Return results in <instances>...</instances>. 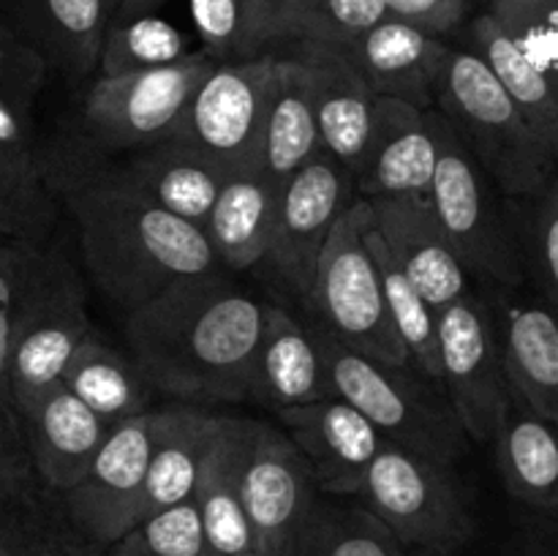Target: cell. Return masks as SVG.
Listing matches in <instances>:
<instances>
[{
	"mask_svg": "<svg viewBox=\"0 0 558 556\" xmlns=\"http://www.w3.org/2000/svg\"><path fill=\"white\" fill-rule=\"evenodd\" d=\"M245 420L248 418H229V414L213 418L194 494H191V501L199 512L202 532L216 556H262L238 483Z\"/></svg>",
	"mask_w": 558,
	"mask_h": 556,
	"instance_id": "obj_23",
	"label": "cell"
},
{
	"mask_svg": "<svg viewBox=\"0 0 558 556\" xmlns=\"http://www.w3.org/2000/svg\"><path fill=\"white\" fill-rule=\"evenodd\" d=\"M371 223V202L357 196L327 238L303 303L308 319L341 347L381 363L412 365L387 314L379 273L365 243Z\"/></svg>",
	"mask_w": 558,
	"mask_h": 556,
	"instance_id": "obj_5",
	"label": "cell"
},
{
	"mask_svg": "<svg viewBox=\"0 0 558 556\" xmlns=\"http://www.w3.org/2000/svg\"><path fill=\"white\" fill-rule=\"evenodd\" d=\"M63 387L109 425L150 409L153 390L134 360L129 352L109 347L96 333H90L71 358Z\"/></svg>",
	"mask_w": 558,
	"mask_h": 556,
	"instance_id": "obj_31",
	"label": "cell"
},
{
	"mask_svg": "<svg viewBox=\"0 0 558 556\" xmlns=\"http://www.w3.org/2000/svg\"><path fill=\"white\" fill-rule=\"evenodd\" d=\"M238 483L259 554L289 556L319 501V488L281 425L245 420Z\"/></svg>",
	"mask_w": 558,
	"mask_h": 556,
	"instance_id": "obj_12",
	"label": "cell"
},
{
	"mask_svg": "<svg viewBox=\"0 0 558 556\" xmlns=\"http://www.w3.org/2000/svg\"><path fill=\"white\" fill-rule=\"evenodd\" d=\"M90 333L80 276L63 254L38 245L22 281L11 336L9 390L16 414L63 385L71 358Z\"/></svg>",
	"mask_w": 558,
	"mask_h": 556,
	"instance_id": "obj_6",
	"label": "cell"
},
{
	"mask_svg": "<svg viewBox=\"0 0 558 556\" xmlns=\"http://www.w3.org/2000/svg\"><path fill=\"white\" fill-rule=\"evenodd\" d=\"M202 52L218 63L254 58V22L248 0H191Z\"/></svg>",
	"mask_w": 558,
	"mask_h": 556,
	"instance_id": "obj_40",
	"label": "cell"
},
{
	"mask_svg": "<svg viewBox=\"0 0 558 556\" xmlns=\"http://www.w3.org/2000/svg\"><path fill=\"white\" fill-rule=\"evenodd\" d=\"M27 537L36 556H104L101 548L87 543L65 518H52L38 512L36 505L22 507Z\"/></svg>",
	"mask_w": 558,
	"mask_h": 556,
	"instance_id": "obj_44",
	"label": "cell"
},
{
	"mask_svg": "<svg viewBox=\"0 0 558 556\" xmlns=\"http://www.w3.org/2000/svg\"><path fill=\"white\" fill-rule=\"evenodd\" d=\"M104 556H216L207 545L202 532L199 512L194 501H180V505L158 510L153 516L142 518L136 527L120 540H114Z\"/></svg>",
	"mask_w": 558,
	"mask_h": 556,
	"instance_id": "obj_39",
	"label": "cell"
},
{
	"mask_svg": "<svg viewBox=\"0 0 558 556\" xmlns=\"http://www.w3.org/2000/svg\"><path fill=\"white\" fill-rule=\"evenodd\" d=\"M322 153L311 69L298 49L276 55V85L262 131L259 169L278 185Z\"/></svg>",
	"mask_w": 558,
	"mask_h": 556,
	"instance_id": "obj_26",
	"label": "cell"
},
{
	"mask_svg": "<svg viewBox=\"0 0 558 556\" xmlns=\"http://www.w3.org/2000/svg\"><path fill=\"white\" fill-rule=\"evenodd\" d=\"M494 319L512 398L558 428V316L543 300H505Z\"/></svg>",
	"mask_w": 558,
	"mask_h": 556,
	"instance_id": "obj_24",
	"label": "cell"
},
{
	"mask_svg": "<svg viewBox=\"0 0 558 556\" xmlns=\"http://www.w3.org/2000/svg\"><path fill=\"white\" fill-rule=\"evenodd\" d=\"M153 414L156 425L142 494V518L191 499L202 452L216 418L205 407L180 401L153 409Z\"/></svg>",
	"mask_w": 558,
	"mask_h": 556,
	"instance_id": "obj_28",
	"label": "cell"
},
{
	"mask_svg": "<svg viewBox=\"0 0 558 556\" xmlns=\"http://www.w3.org/2000/svg\"><path fill=\"white\" fill-rule=\"evenodd\" d=\"M507 491L521 505L558 518V428L512 398L494 436Z\"/></svg>",
	"mask_w": 558,
	"mask_h": 556,
	"instance_id": "obj_29",
	"label": "cell"
},
{
	"mask_svg": "<svg viewBox=\"0 0 558 556\" xmlns=\"http://www.w3.org/2000/svg\"><path fill=\"white\" fill-rule=\"evenodd\" d=\"M368 202L392 262L436 311L469 292V270L436 221L428 196H379Z\"/></svg>",
	"mask_w": 558,
	"mask_h": 556,
	"instance_id": "obj_17",
	"label": "cell"
},
{
	"mask_svg": "<svg viewBox=\"0 0 558 556\" xmlns=\"http://www.w3.org/2000/svg\"><path fill=\"white\" fill-rule=\"evenodd\" d=\"M27 461L38 488L60 496L80 483L112 425L104 423L63 385L20 414Z\"/></svg>",
	"mask_w": 558,
	"mask_h": 556,
	"instance_id": "obj_20",
	"label": "cell"
},
{
	"mask_svg": "<svg viewBox=\"0 0 558 556\" xmlns=\"http://www.w3.org/2000/svg\"><path fill=\"white\" fill-rule=\"evenodd\" d=\"M439 123L436 109L376 96L374 129L354 172L357 196H428L439 161Z\"/></svg>",
	"mask_w": 558,
	"mask_h": 556,
	"instance_id": "obj_16",
	"label": "cell"
},
{
	"mask_svg": "<svg viewBox=\"0 0 558 556\" xmlns=\"http://www.w3.org/2000/svg\"><path fill=\"white\" fill-rule=\"evenodd\" d=\"M494 16H507V14H523V11H537L548 9V5H558V0H490Z\"/></svg>",
	"mask_w": 558,
	"mask_h": 556,
	"instance_id": "obj_49",
	"label": "cell"
},
{
	"mask_svg": "<svg viewBox=\"0 0 558 556\" xmlns=\"http://www.w3.org/2000/svg\"><path fill=\"white\" fill-rule=\"evenodd\" d=\"M265 303L223 273L180 278L125 314V349L153 392L180 403L251 398Z\"/></svg>",
	"mask_w": 558,
	"mask_h": 556,
	"instance_id": "obj_2",
	"label": "cell"
},
{
	"mask_svg": "<svg viewBox=\"0 0 558 556\" xmlns=\"http://www.w3.org/2000/svg\"><path fill=\"white\" fill-rule=\"evenodd\" d=\"M216 65L196 49L161 69L98 76L82 104V136L96 153L140 150L161 140Z\"/></svg>",
	"mask_w": 558,
	"mask_h": 556,
	"instance_id": "obj_9",
	"label": "cell"
},
{
	"mask_svg": "<svg viewBox=\"0 0 558 556\" xmlns=\"http://www.w3.org/2000/svg\"><path fill=\"white\" fill-rule=\"evenodd\" d=\"M430 210L469 276L518 287L526 278L521 245L494 196V180L441 114L439 161L428 191Z\"/></svg>",
	"mask_w": 558,
	"mask_h": 556,
	"instance_id": "obj_7",
	"label": "cell"
},
{
	"mask_svg": "<svg viewBox=\"0 0 558 556\" xmlns=\"http://www.w3.org/2000/svg\"><path fill=\"white\" fill-rule=\"evenodd\" d=\"M189 55V38L172 22L156 14L136 20L109 22L98 55V76L129 74V71L161 69Z\"/></svg>",
	"mask_w": 558,
	"mask_h": 556,
	"instance_id": "obj_37",
	"label": "cell"
},
{
	"mask_svg": "<svg viewBox=\"0 0 558 556\" xmlns=\"http://www.w3.org/2000/svg\"><path fill=\"white\" fill-rule=\"evenodd\" d=\"M58 213L36 147L0 145V245L38 243Z\"/></svg>",
	"mask_w": 558,
	"mask_h": 556,
	"instance_id": "obj_33",
	"label": "cell"
},
{
	"mask_svg": "<svg viewBox=\"0 0 558 556\" xmlns=\"http://www.w3.org/2000/svg\"><path fill=\"white\" fill-rule=\"evenodd\" d=\"M38 485L27 461L22 425L0 412V510L36 505Z\"/></svg>",
	"mask_w": 558,
	"mask_h": 556,
	"instance_id": "obj_43",
	"label": "cell"
},
{
	"mask_svg": "<svg viewBox=\"0 0 558 556\" xmlns=\"http://www.w3.org/2000/svg\"><path fill=\"white\" fill-rule=\"evenodd\" d=\"M272 85V52L218 63L196 87L167 140L196 147L227 172L256 169Z\"/></svg>",
	"mask_w": 558,
	"mask_h": 556,
	"instance_id": "obj_10",
	"label": "cell"
},
{
	"mask_svg": "<svg viewBox=\"0 0 558 556\" xmlns=\"http://www.w3.org/2000/svg\"><path fill=\"white\" fill-rule=\"evenodd\" d=\"M518 47L539 69V74L558 90V5L496 16Z\"/></svg>",
	"mask_w": 558,
	"mask_h": 556,
	"instance_id": "obj_42",
	"label": "cell"
},
{
	"mask_svg": "<svg viewBox=\"0 0 558 556\" xmlns=\"http://www.w3.org/2000/svg\"><path fill=\"white\" fill-rule=\"evenodd\" d=\"M387 16L417 25L445 38L466 16V0H381Z\"/></svg>",
	"mask_w": 558,
	"mask_h": 556,
	"instance_id": "obj_45",
	"label": "cell"
},
{
	"mask_svg": "<svg viewBox=\"0 0 558 556\" xmlns=\"http://www.w3.org/2000/svg\"><path fill=\"white\" fill-rule=\"evenodd\" d=\"M287 0H248L251 9V22H254V49L256 55L267 47V27L276 20V14L281 11V5Z\"/></svg>",
	"mask_w": 558,
	"mask_h": 556,
	"instance_id": "obj_47",
	"label": "cell"
},
{
	"mask_svg": "<svg viewBox=\"0 0 558 556\" xmlns=\"http://www.w3.org/2000/svg\"><path fill=\"white\" fill-rule=\"evenodd\" d=\"M316 333L330 368L332 396L363 412L387 442L447 467L466 452L469 436L439 382L428 379L414 365L381 363L352 352L319 327Z\"/></svg>",
	"mask_w": 558,
	"mask_h": 556,
	"instance_id": "obj_4",
	"label": "cell"
},
{
	"mask_svg": "<svg viewBox=\"0 0 558 556\" xmlns=\"http://www.w3.org/2000/svg\"><path fill=\"white\" fill-rule=\"evenodd\" d=\"M38 161L74 218L87 273L125 314L180 278L221 273L205 229L125 189L96 150L65 142Z\"/></svg>",
	"mask_w": 558,
	"mask_h": 556,
	"instance_id": "obj_1",
	"label": "cell"
},
{
	"mask_svg": "<svg viewBox=\"0 0 558 556\" xmlns=\"http://www.w3.org/2000/svg\"><path fill=\"white\" fill-rule=\"evenodd\" d=\"M120 0H16V33L71 82L98 69L104 33Z\"/></svg>",
	"mask_w": 558,
	"mask_h": 556,
	"instance_id": "obj_25",
	"label": "cell"
},
{
	"mask_svg": "<svg viewBox=\"0 0 558 556\" xmlns=\"http://www.w3.org/2000/svg\"><path fill=\"white\" fill-rule=\"evenodd\" d=\"M403 556H452L450 551H434V548H403Z\"/></svg>",
	"mask_w": 558,
	"mask_h": 556,
	"instance_id": "obj_50",
	"label": "cell"
},
{
	"mask_svg": "<svg viewBox=\"0 0 558 556\" xmlns=\"http://www.w3.org/2000/svg\"><path fill=\"white\" fill-rule=\"evenodd\" d=\"M289 556H403V545L365 507L316 501Z\"/></svg>",
	"mask_w": 558,
	"mask_h": 556,
	"instance_id": "obj_36",
	"label": "cell"
},
{
	"mask_svg": "<svg viewBox=\"0 0 558 556\" xmlns=\"http://www.w3.org/2000/svg\"><path fill=\"white\" fill-rule=\"evenodd\" d=\"M0 556H36L27 537L22 507L0 510Z\"/></svg>",
	"mask_w": 558,
	"mask_h": 556,
	"instance_id": "obj_46",
	"label": "cell"
},
{
	"mask_svg": "<svg viewBox=\"0 0 558 556\" xmlns=\"http://www.w3.org/2000/svg\"><path fill=\"white\" fill-rule=\"evenodd\" d=\"M153 425V409L112 425L80 483L58 496L65 521L96 548L107 551L142 521Z\"/></svg>",
	"mask_w": 558,
	"mask_h": 556,
	"instance_id": "obj_14",
	"label": "cell"
},
{
	"mask_svg": "<svg viewBox=\"0 0 558 556\" xmlns=\"http://www.w3.org/2000/svg\"><path fill=\"white\" fill-rule=\"evenodd\" d=\"M38 243H5L0 245V412L20 423V414L14 412L9 390V358H11V336H14V314L16 300H20L22 281H25L27 265Z\"/></svg>",
	"mask_w": 558,
	"mask_h": 556,
	"instance_id": "obj_41",
	"label": "cell"
},
{
	"mask_svg": "<svg viewBox=\"0 0 558 556\" xmlns=\"http://www.w3.org/2000/svg\"><path fill=\"white\" fill-rule=\"evenodd\" d=\"M354 200V174L327 153L311 158L281 183L276 223L262 265L270 267L272 276L300 300L308 292L327 238Z\"/></svg>",
	"mask_w": 558,
	"mask_h": 556,
	"instance_id": "obj_13",
	"label": "cell"
},
{
	"mask_svg": "<svg viewBox=\"0 0 558 556\" xmlns=\"http://www.w3.org/2000/svg\"><path fill=\"white\" fill-rule=\"evenodd\" d=\"M276 418L308 463L316 488L357 499L365 472L387 442L374 423L338 396L281 409Z\"/></svg>",
	"mask_w": 558,
	"mask_h": 556,
	"instance_id": "obj_15",
	"label": "cell"
},
{
	"mask_svg": "<svg viewBox=\"0 0 558 556\" xmlns=\"http://www.w3.org/2000/svg\"><path fill=\"white\" fill-rule=\"evenodd\" d=\"M281 185L259 167L229 172L205 221V234L221 267L248 270L262 265L272 223H276Z\"/></svg>",
	"mask_w": 558,
	"mask_h": 556,
	"instance_id": "obj_27",
	"label": "cell"
},
{
	"mask_svg": "<svg viewBox=\"0 0 558 556\" xmlns=\"http://www.w3.org/2000/svg\"><path fill=\"white\" fill-rule=\"evenodd\" d=\"M371 256H374L376 273H379L381 292H385L387 314L396 327L398 341L403 343L409 354V363L423 371L428 379L441 385L439 365V311L417 292L412 281L401 273V267L392 262L390 251L385 249V240L379 238L376 227L371 223L365 232Z\"/></svg>",
	"mask_w": 558,
	"mask_h": 556,
	"instance_id": "obj_32",
	"label": "cell"
},
{
	"mask_svg": "<svg viewBox=\"0 0 558 556\" xmlns=\"http://www.w3.org/2000/svg\"><path fill=\"white\" fill-rule=\"evenodd\" d=\"M472 49L488 63L507 96L521 109L529 129L537 134L548 156L558 164V90L523 55L515 38L494 14H483L472 25Z\"/></svg>",
	"mask_w": 558,
	"mask_h": 556,
	"instance_id": "obj_30",
	"label": "cell"
},
{
	"mask_svg": "<svg viewBox=\"0 0 558 556\" xmlns=\"http://www.w3.org/2000/svg\"><path fill=\"white\" fill-rule=\"evenodd\" d=\"M548 556H558V537H556V543H554V548H550V554Z\"/></svg>",
	"mask_w": 558,
	"mask_h": 556,
	"instance_id": "obj_51",
	"label": "cell"
},
{
	"mask_svg": "<svg viewBox=\"0 0 558 556\" xmlns=\"http://www.w3.org/2000/svg\"><path fill=\"white\" fill-rule=\"evenodd\" d=\"M439 365L458 423L469 439L490 442L512 403L494 311L466 292L439 311Z\"/></svg>",
	"mask_w": 558,
	"mask_h": 556,
	"instance_id": "obj_11",
	"label": "cell"
},
{
	"mask_svg": "<svg viewBox=\"0 0 558 556\" xmlns=\"http://www.w3.org/2000/svg\"><path fill=\"white\" fill-rule=\"evenodd\" d=\"M381 0H287L267 27V44H319L347 49L360 33L385 20Z\"/></svg>",
	"mask_w": 558,
	"mask_h": 556,
	"instance_id": "obj_34",
	"label": "cell"
},
{
	"mask_svg": "<svg viewBox=\"0 0 558 556\" xmlns=\"http://www.w3.org/2000/svg\"><path fill=\"white\" fill-rule=\"evenodd\" d=\"M357 499L403 548L458 551L474 534L472 512L452 467L385 442L365 472Z\"/></svg>",
	"mask_w": 558,
	"mask_h": 556,
	"instance_id": "obj_8",
	"label": "cell"
},
{
	"mask_svg": "<svg viewBox=\"0 0 558 556\" xmlns=\"http://www.w3.org/2000/svg\"><path fill=\"white\" fill-rule=\"evenodd\" d=\"M332 396L330 368L316 327L283 305L265 303L251 374V398L270 412Z\"/></svg>",
	"mask_w": 558,
	"mask_h": 556,
	"instance_id": "obj_18",
	"label": "cell"
},
{
	"mask_svg": "<svg viewBox=\"0 0 558 556\" xmlns=\"http://www.w3.org/2000/svg\"><path fill=\"white\" fill-rule=\"evenodd\" d=\"M434 109L450 120L501 194L526 200L558 172L521 109L474 49L450 47Z\"/></svg>",
	"mask_w": 558,
	"mask_h": 556,
	"instance_id": "obj_3",
	"label": "cell"
},
{
	"mask_svg": "<svg viewBox=\"0 0 558 556\" xmlns=\"http://www.w3.org/2000/svg\"><path fill=\"white\" fill-rule=\"evenodd\" d=\"M49 63L9 22H0V145L33 147V114Z\"/></svg>",
	"mask_w": 558,
	"mask_h": 556,
	"instance_id": "obj_35",
	"label": "cell"
},
{
	"mask_svg": "<svg viewBox=\"0 0 558 556\" xmlns=\"http://www.w3.org/2000/svg\"><path fill=\"white\" fill-rule=\"evenodd\" d=\"M161 5H163V0H120L112 22L136 20V16H150V14H156V9H161Z\"/></svg>",
	"mask_w": 558,
	"mask_h": 556,
	"instance_id": "obj_48",
	"label": "cell"
},
{
	"mask_svg": "<svg viewBox=\"0 0 558 556\" xmlns=\"http://www.w3.org/2000/svg\"><path fill=\"white\" fill-rule=\"evenodd\" d=\"M311 69L316 125L322 153L357 172L374 129L376 93L341 49L319 44H292Z\"/></svg>",
	"mask_w": 558,
	"mask_h": 556,
	"instance_id": "obj_22",
	"label": "cell"
},
{
	"mask_svg": "<svg viewBox=\"0 0 558 556\" xmlns=\"http://www.w3.org/2000/svg\"><path fill=\"white\" fill-rule=\"evenodd\" d=\"M341 52L376 96L398 98L417 109H434L436 85L450 44L423 27L385 16Z\"/></svg>",
	"mask_w": 558,
	"mask_h": 556,
	"instance_id": "obj_19",
	"label": "cell"
},
{
	"mask_svg": "<svg viewBox=\"0 0 558 556\" xmlns=\"http://www.w3.org/2000/svg\"><path fill=\"white\" fill-rule=\"evenodd\" d=\"M112 172L136 196L202 229L229 174L196 147L167 136L140 147L125 164H114Z\"/></svg>",
	"mask_w": 558,
	"mask_h": 556,
	"instance_id": "obj_21",
	"label": "cell"
},
{
	"mask_svg": "<svg viewBox=\"0 0 558 556\" xmlns=\"http://www.w3.org/2000/svg\"><path fill=\"white\" fill-rule=\"evenodd\" d=\"M523 202L526 210L515 229L523 267L537 281L543 303L558 316V172Z\"/></svg>",
	"mask_w": 558,
	"mask_h": 556,
	"instance_id": "obj_38",
	"label": "cell"
}]
</instances>
